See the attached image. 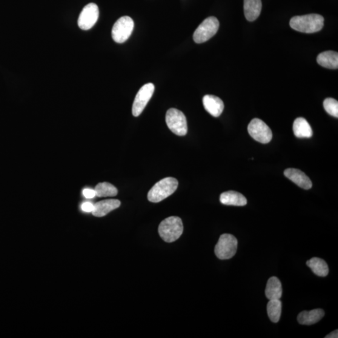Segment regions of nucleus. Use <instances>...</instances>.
I'll use <instances>...</instances> for the list:
<instances>
[{
    "mask_svg": "<svg viewBox=\"0 0 338 338\" xmlns=\"http://www.w3.org/2000/svg\"><path fill=\"white\" fill-rule=\"evenodd\" d=\"M83 194H84V197L85 198L87 199H92L93 197L96 196V191H95V189H85L84 191H83Z\"/></svg>",
    "mask_w": 338,
    "mask_h": 338,
    "instance_id": "nucleus-24",
    "label": "nucleus"
},
{
    "mask_svg": "<svg viewBox=\"0 0 338 338\" xmlns=\"http://www.w3.org/2000/svg\"><path fill=\"white\" fill-rule=\"evenodd\" d=\"M306 265L317 276L326 277L328 276L329 268L325 260L318 258V257H313L308 260Z\"/></svg>",
    "mask_w": 338,
    "mask_h": 338,
    "instance_id": "nucleus-20",
    "label": "nucleus"
},
{
    "mask_svg": "<svg viewBox=\"0 0 338 338\" xmlns=\"http://www.w3.org/2000/svg\"><path fill=\"white\" fill-rule=\"evenodd\" d=\"M120 201L117 199L102 200L94 204L92 214L94 216L102 217L120 207Z\"/></svg>",
    "mask_w": 338,
    "mask_h": 338,
    "instance_id": "nucleus-13",
    "label": "nucleus"
},
{
    "mask_svg": "<svg viewBox=\"0 0 338 338\" xmlns=\"http://www.w3.org/2000/svg\"><path fill=\"white\" fill-rule=\"evenodd\" d=\"M184 231L181 219L172 216L162 220L159 226V234L161 238L167 242L176 241Z\"/></svg>",
    "mask_w": 338,
    "mask_h": 338,
    "instance_id": "nucleus-3",
    "label": "nucleus"
},
{
    "mask_svg": "<svg viewBox=\"0 0 338 338\" xmlns=\"http://www.w3.org/2000/svg\"><path fill=\"white\" fill-rule=\"evenodd\" d=\"M248 133L252 138L261 144H268L273 138V133L269 126L262 120L254 119L249 123Z\"/></svg>",
    "mask_w": 338,
    "mask_h": 338,
    "instance_id": "nucleus-8",
    "label": "nucleus"
},
{
    "mask_svg": "<svg viewBox=\"0 0 338 338\" xmlns=\"http://www.w3.org/2000/svg\"><path fill=\"white\" fill-rule=\"evenodd\" d=\"M165 121L169 129L177 136H184L187 134V120L181 111L176 108H170L166 113Z\"/></svg>",
    "mask_w": 338,
    "mask_h": 338,
    "instance_id": "nucleus-5",
    "label": "nucleus"
},
{
    "mask_svg": "<svg viewBox=\"0 0 338 338\" xmlns=\"http://www.w3.org/2000/svg\"><path fill=\"white\" fill-rule=\"evenodd\" d=\"M99 16L98 6L93 3L86 5L80 14L78 20L79 27L83 30L91 29L96 25Z\"/></svg>",
    "mask_w": 338,
    "mask_h": 338,
    "instance_id": "nucleus-9",
    "label": "nucleus"
},
{
    "mask_svg": "<svg viewBox=\"0 0 338 338\" xmlns=\"http://www.w3.org/2000/svg\"><path fill=\"white\" fill-rule=\"evenodd\" d=\"M324 108L331 116L338 117V102L336 100L328 98L323 102Z\"/></svg>",
    "mask_w": 338,
    "mask_h": 338,
    "instance_id": "nucleus-23",
    "label": "nucleus"
},
{
    "mask_svg": "<svg viewBox=\"0 0 338 338\" xmlns=\"http://www.w3.org/2000/svg\"><path fill=\"white\" fill-rule=\"evenodd\" d=\"M237 245L238 242L233 235L222 234L215 247V254L219 259H231L236 253Z\"/></svg>",
    "mask_w": 338,
    "mask_h": 338,
    "instance_id": "nucleus-4",
    "label": "nucleus"
},
{
    "mask_svg": "<svg viewBox=\"0 0 338 338\" xmlns=\"http://www.w3.org/2000/svg\"><path fill=\"white\" fill-rule=\"evenodd\" d=\"M154 90V85L152 83H148L140 88L136 95L133 106V114L134 117H138L142 114L153 97Z\"/></svg>",
    "mask_w": 338,
    "mask_h": 338,
    "instance_id": "nucleus-10",
    "label": "nucleus"
},
{
    "mask_svg": "<svg viewBox=\"0 0 338 338\" xmlns=\"http://www.w3.org/2000/svg\"><path fill=\"white\" fill-rule=\"evenodd\" d=\"M326 338H337L338 337V330H334L333 332H331V333H329L327 336H325Z\"/></svg>",
    "mask_w": 338,
    "mask_h": 338,
    "instance_id": "nucleus-26",
    "label": "nucleus"
},
{
    "mask_svg": "<svg viewBox=\"0 0 338 338\" xmlns=\"http://www.w3.org/2000/svg\"><path fill=\"white\" fill-rule=\"evenodd\" d=\"M203 105L209 114L214 117H218L221 115L224 108L222 100L215 96L206 95L203 98Z\"/></svg>",
    "mask_w": 338,
    "mask_h": 338,
    "instance_id": "nucleus-12",
    "label": "nucleus"
},
{
    "mask_svg": "<svg viewBox=\"0 0 338 338\" xmlns=\"http://www.w3.org/2000/svg\"><path fill=\"white\" fill-rule=\"evenodd\" d=\"M285 176L299 187L306 190L310 189L313 186L311 179L299 169L292 168L286 169Z\"/></svg>",
    "mask_w": 338,
    "mask_h": 338,
    "instance_id": "nucleus-11",
    "label": "nucleus"
},
{
    "mask_svg": "<svg viewBox=\"0 0 338 338\" xmlns=\"http://www.w3.org/2000/svg\"><path fill=\"white\" fill-rule=\"evenodd\" d=\"M323 16L318 14H309L293 17L290 20V27L299 32L313 33L322 30L324 27Z\"/></svg>",
    "mask_w": 338,
    "mask_h": 338,
    "instance_id": "nucleus-1",
    "label": "nucleus"
},
{
    "mask_svg": "<svg viewBox=\"0 0 338 338\" xmlns=\"http://www.w3.org/2000/svg\"><path fill=\"white\" fill-rule=\"evenodd\" d=\"M178 184L177 180L173 177H166L160 180L148 192V200L154 203L162 201L174 193Z\"/></svg>",
    "mask_w": 338,
    "mask_h": 338,
    "instance_id": "nucleus-2",
    "label": "nucleus"
},
{
    "mask_svg": "<svg viewBox=\"0 0 338 338\" xmlns=\"http://www.w3.org/2000/svg\"><path fill=\"white\" fill-rule=\"evenodd\" d=\"M317 62L323 67L329 69H337L338 53L333 51H324L317 56Z\"/></svg>",
    "mask_w": 338,
    "mask_h": 338,
    "instance_id": "nucleus-19",
    "label": "nucleus"
},
{
    "mask_svg": "<svg viewBox=\"0 0 338 338\" xmlns=\"http://www.w3.org/2000/svg\"><path fill=\"white\" fill-rule=\"evenodd\" d=\"M93 208L94 205L91 204V202H85L82 205V211L86 212V213H92Z\"/></svg>",
    "mask_w": 338,
    "mask_h": 338,
    "instance_id": "nucleus-25",
    "label": "nucleus"
},
{
    "mask_svg": "<svg viewBox=\"0 0 338 338\" xmlns=\"http://www.w3.org/2000/svg\"><path fill=\"white\" fill-rule=\"evenodd\" d=\"M220 201L222 204L234 206H245L247 199L242 194L236 191H228L220 195Z\"/></svg>",
    "mask_w": 338,
    "mask_h": 338,
    "instance_id": "nucleus-15",
    "label": "nucleus"
},
{
    "mask_svg": "<svg viewBox=\"0 0 338 338\" xmlns=\"http://www.w3.org/2000/svg\"><path fill=\"white\" fill-rule=\"evenodd\" d=\"M281 283L276 277L269 278L266 285L265 294L269 300L280 299L282 296Z\"/></svg>",
    "mask_w": 338,
    "mask_h": 338,
    "instance_id": "nucleus-17",
    "label": "nucleus"
},
{
    "mask_svg": "<svg viewBox=\"0 0 338 338\" xmlns=\"http://www.w3.org/2000/svg\"><path fill=\"white\" fill-rule=\"evenodd\" d=\"M293 128L294 136L297 138H311L313 136L310 125L303 117H299L294 120Z\"/></svg>",
    "mask_w": 338,
    "mask_h": 338,
    "instance_id": "nucleus-18",
    "label": "nucleus"
},
{
    "mask_svg": "<svg viewBox=\"0 0 338 338\" xmlns=\"http://www.w3.org/2000/svg\"><path fill=\"white\" fill-rule=\"evenodd\" d=\"M282 303L280 299L269 300L267 312L269 319L273 323L279 322L281 315Z\"/></svg>",
    "mask_w": 338,
    "mask_h": 338,
    "instance_id": "nucleus-21",
    "label": "nucleus"
},
{
    "mask_svg": "<svg viewBox=\"0 0 338 338\" xmlns=\"http://www.w3.org/2000/svg\"><path fill=\"white\" fill-rule=\"evenodd\" d=\"M219 28V20L216 17H208L200 24L193 35L194 42L202 44L216 35Z\"/></svg>",
    "mask_w": 338,
    "mask_h": 338,
    "instance_id": "nucleus-6",
    "label": "nucleus"
},
{
    "mask_svg": "<svg viewBox=\"0 0 338 338\" xmlns=\"http://www.w3.org/2000/svg\"><path fill=\"white\" fill-rule=\"evenodd\" d=\"M134 28L133 20L129 16H122L114 24L111 30V36L115 42L122 44L129 39Z\"/></svg>",
    "mask_w": 338,
    "mask_h": 338,
    "instance_id": "nucleus-7",
    "label": "nucleus"
},
{
    "mask_svg": "<svg viewBox=\"0 0 338 338\" xmlns=\"http://www.w3.org/2000/svg\"><path fill=\"white\" fill-rule=\"evenodd\" d=\"M96 196L99 197H114L118 194V190L112 184L108 182H102L95 188Z\"/></svg>",
    "mask_w": 338,
    "mask_h": 338,
    "instance_id": "nucleus-22",
    "label": "nucleus"
},
{
    "mask_svg": "<svg viewBox=\"0 0 338 338\" xmlns=\"http://www.w3.org/2000/svg\"><path fill=\"white\" fill-rule=\"evenodd\" d=\"M325 316V311L322 309H313L310 311H304L297 316V321L301 325H312L319 322Z\"/></svg>",
    "mask_w": 338,
    "mask_h": 338,
    "instance_id": "nucleus-14",
    "label": "nucleus"
},
{
    "mask_svg": "<svg viewBox=\"0 0 338 338\" xmlns=\"http://www.w3.org/2000/svg\"><path fill=\"white\" fill-rule=\"evenodd\" d=\"M261 10V0H244L245 15L248 21L253 22L258 18Z\"/></svg>",
    "mask_w": 338,
    "mask_h": 338,
    "instance_id": "nucleus-16",
    "label": "nucleus"
}]
</instances>
